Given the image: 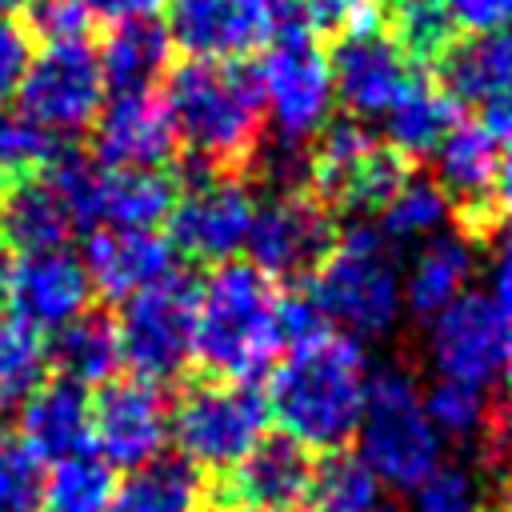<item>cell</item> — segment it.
I'll return each mask as SVG.
<instances>
[{
    "instance_id": "obj_5",
    "label": "cell",
    "mask_w": 512,
    "mask_h": 512,
    "mask_svg": "<svg viewBox=\"0 0 512 512\" xmlns=\"http://www.w3.org/2000/svg\"><path fill=\"white\" fill-rule=\"evenodd\" d=\"M356 440V456L372 468V476L404 492H416L444 456V440L428 420L424 392L404 368H380L368 380Z\"/></svg>"
},
{
    "instance_id": "obj_17",
    "label": "cell",
    "mask_w": 512,
    "mask_h": 512,
    "mask_svg": "<svg viewBox=\"0 0 512 512\" xmlns=\"http://www.w3.org/2000/svg\"><path fill=\"white\" fill-rule=\"evenodd\" d=\"M168 400L160 384L148 380H108L92 404V444L104 464L140 468L164 452L168 440Z\"/></svg>"
},
{
    "instance_id": "obj_49",
    "label": "cell",
    "mask_w": 512,
    "mask_h": 512,
    "mask_svg": "<svg viewBox=\"0 0 512 512\" xmlns=\"http://www.w3.org/2000/svg\"><path fill=\"white\" fill-rule=\"evenodd\" d=\"M500 376H504V388H508V400H512V356H508V364H504Z\"/></svg>"
},
{
    "instance_id": "obj_2",
    "label": "cell",
    "mask_w": 512,
    "mask_h": 512,
    "mask_svg": "<svg viewBox=\"0 0 512 512\" xmlns=\"http://www.w3.org/2000/svg\"><path fill=\"white\" fill-rule=\"evenodd\" d=\"M284 304L288 296H280L276 284L252 264H216L196 288L192 356H200L220 380L252 384V376H260L288 348Z\"/></svg>"
},
{
    "instance_id": "obj_43",
    "label": "cell",
    "mask_w": 512,
    "mask_h": 512,
    "mask_svg": "<svg viewBox=\"0 0 512 512\" xmlns=\"http://www.w3.org/2000/svg\"><path fill=\"white\" fill-rule=\"evenodd\" d=\"M304 12H312L328 28H364L376 16V0H304Z\"/></svg>"
},
{
    "instance_id": "obj_21",
    "label": "cell",
    "mask_w": 512,
    "mask_h": 512,
    "mask_svg": "<svg viewBox=\"0 0 512 512\" xmlns=\"http://www.w3.org/2000/svg\"><path fill=\"white\" fill-rule=\"evenodd\" d=\"M84 276L92 292L108 300H132L136 292L176 276V248L160 232L136 228H96L84 244Z\"/></svg>"
},
{
    "instance_id": "obj_28",
    "label": "cell",
    "mask_w": 512,
    "mask_h": 512,
    "mask_svg": "<svg viewBox=\"0 0 512 512\" xmlns=\"http://www.w3.org/2000/svg\"><path fill=\"white\" fill-rule=\"evenodd\" d=\"M100 72L112 92H152V84L168 68V32L156 20L116 24L104 40Z\"/></svg>"
},
{
    "instance_id": "obj_18",
    "label": "cell",
    "mask_w": 512,
    "mask_h": 512,
    "mask_svg": "<svg viewBox=\"0 0 512 512\" xmlns=\"http://www.w3.org/2000/svg\"><path fill=\"white\" fill-rule=\"evenodd\" d=\"M8 296H12V316L40 336V332H60L76 316H84L92 284L76 252L44 248V252H24L12 264Z\"/></svg>"
},
{
    "instance_id": "obj_46",
    "label": "cell",
    "mask_w": 512,
    "mask_h": 512,
    "mask_svg": "<svg viewBox=\"0 0 512 512\" xmlns=\"http://www.w3.org/2000/svg\"><path fill=\"white\" fill-rule=\"evenodd\" d=\"M496 200H500V208L512 216V148L500 156V172H496V192H492Z\"/></svg>"
},
{
    "instance_id": "obj_3",
    "label": "cell",
    "mask_w": 512,
    "mask_h": 512,
    "mask_svg": "<svg viewBox=\"0 0 512 512\" xmlns=\"http://www.w3.org/2000/svg\"><path fill=\"white\" fill-rule=\"evenodd\" d=\"M308 304L332 332L356 344L388 336L404 312V276L384 232L352 224L312 272Z\"/></svg>"
},
{
    "instance_id": "obj_36",
    "label": "cell",
    "mask_w": 512,
    "mask_h": 512,
    "mask_svg": "<svg viewBox=\"0 0 512 512\" xmlns=\"http://www.w3.org/2000/svg\"><path fill=\"white\" fill-rule=\"evenodd\" d=\"M56 164V136L32 124L20 112H0V184L32 180L36 172Z\"/></svg>"
},
{
    "instance_id": "obj_26",
    "label": "cell",
    "mask_w": 512,
    "mask_h": 512,
    "mask_svg": "<svg viewBox=\"0 0 512 512\" xmlns=\"http://www.w3.org/2000/svg\"><path fill=\"white\" fill-rule=\"evenodd\" d=\"M0 224L12 244L24 252H44V248H68V236L76 228L64 196L52 188L48 176L20 180L4 192L0 200Z\"/></svg>"
},
{
    "instance_id": "obj_45",
    "label": "cell",
    "mask_w": 512,
    "mask_h": 512,
    "mask_svg": "<svg viewBox=\"0 0 512 512\" xmlns=\"http://www.w3.org/2000/svg\"><path fill=\"white\" fill-rule=\"evenodd\" d=\"M488 300L496 304V312L508 320L512 328V228L500 236L496 244V256H492V284H488Z\"/></svg>"
},
{
    "instance_id": "obj_51",
    "label": "cell",
    "mask_w": 512,
    "mask_h": 512,
    "mask_svg": "<svg viewBox=\"0 0 512 512\" xmlns=\"http://www.w3.org/2000/svg\"><path fill=\"white\" fill-rule=\"evenodd\" d=\"M376 512H400V508H388V504H380V508H376Z\"/></svg>"
},
{
    "instance_id": "obj_31",
    "label": "cell",
    "mask_w": 512,
    "mask_h": 512,
    "mask_svg": "<svg viewBox=\"0 0 512 512\" xmlns=\"http://www.w3.org/2000/svg\"><path fill=\"white\" fill-rule=\"evenodd\" d=\"M112 492H116L112 468L100 456L80 452L72 460L52 464V476H44L40 512H108Z\"/></svg>"
},
{
    "instance_id": "obj_29",
    "label": "cell",
    "mask_w": 512,
    "mask_h": 512,
    "mask_svg": "<svg viewBox=\"0 0 512 512\" xmlns=\"http://www.w3.org/2000/svg\"><path fill=\"white\" fill-rule=\"evenodd\" d=\"M452 128H456V100L448 96V88L424 80H412V88L384 116L388 148L396 156H428L440 148V140Z\"/></svg>"
},
{
    "instance_id": "obj_23",
    "label": "cell",
    "mask_w": 512,
    "mask_h": 512,
    "mask_svg": "<svg viewBox=\"0 0 512 512\" xmlns=\"http://www.w3.org/2000/svg\"><path fill=\"white\" fill-rule=\"evenodd\" d=\"M24 448L44 464L72 460L80 452H92V400L84 388L68 380L40 384L20 404V432Z\"/></svg>"
},
{
    "instance_id": "obj_7",
    "label": "cell",
    "mask_w": 512,
    "mask_h": 512,
    "mask_svg": "<svg viewBox=\"0 0 512 512\" xmlns=\"http://www.w3.org/2000/svg\"><path fill=\"white\" fill-rule=\"evenodd\" d=\"M48 180L64 196L76 224L156 232L176 204V184L164 172L104 168L84 156H56Z\"/></svg>"
},
{
    "instance_id": "obj_11",
    "label": "cell",
    "mask_w": 512,
    "mask_h": 512,
    "mask_svg": "<svg viewBox=\"0 0 512 512\" xmlns=\"http://www.w3.org/2000/svg\"><path fill=\"white\" fill-rule=\"evenodd\" d=\"M104 72L100 56L88 40H60L44 44L28 60V72L20 80V116L40 124L48 136H72L88 124H96L104 108Z\"/></svg>"
},
{
    "instance_id": "obj_10",
    "label": "cell",
    "mask_w": 512,
    "mask_h": 512,
    "mask_svg": "<svg viewBox=\"0 0 512 512\" xmlns=\"http://www.w3.org/2000/svg\"><path fill=\"white\" fill-rule=\"evenodd\" d=\"M196 336V288L184 276H168L132 300L116 320L120 360L136 372V380L160 384L184 372L192 360Z\"/></svg>"
},
{
    "instance_id": "obj_32",
    "label": "cell",
    "mask_w": 512,
    "mask_h": 512,
    "mask_svg": "<svg viewBox=\"0 0 512 512\" xmlns=\"http://www.w3.org/2000/svg\"><path fill=\"white\" fill-rule=\"evenodd\" d=\"M448 224V196L432 184V180H412L404 176V184L388 196V204L380 208V232L384 240H432L440 236Z\"/></svg>"
},
{
    "instance_id": "obj_47",
    "label": "cell",
    "mask_w": 512,
    "mask_h": 512,
    "mask_svg": "<svg viewBox=\"0 0 512 512\" xmlns=\"http://www.w3.org/2000/svg\"><path fill=\"white\" fill-rule=\"evenodd\" d=\"M8 272H12V260H8V244L0 236V296L8 292Z\"/></svg>"
},
{
    "instance_id": "obj_15",
    "label": "cell",
    "mask_w": 512,
    "mask_h": 512,
    "mask_svg": "<svg viewBox=\"0 0 512 512\" xmlns=\"http://www.w3.org/2000/svg\"><path fill=\"white\" fill-rule=\"evenodd\" d=\"M256 216L252 192L232 176H200L184 192H176V204L168 212L172 248H180L192 260L228 264L248 244V228Z\"/></svg>"
},
{
    "instance_id": "obj_33",
    "label": "cell",
    "mask_w": 512,
    "mask_h": 512,
    "mask_svg": "<svg viewBox=\"0 0 512 512\" xmlns=\"http://www.w3.org/2000/svg\"><path fill=\"white\" fill-rule=\"evenodd\" d=\"M44 344L16 316H0V412L20 408L44 380Z\"/></svg>"
},
{
    "instance_id": "obj_22",
    "label": "cell",
    "mask_w": 512,
    "mask_h": 512,
    "mask_svg": "<svg viewBox=\"0 0 512 512\" xmlns=\"http://www.w3.org/2000/svg\"><path fill=\"white\" fill-rule=\"evenodd\" d=\"M444 80L452 100L480 108V124L496 140H512V32L472 36L468 44L448 48Z\"/></svg>"
},
{
    "instance_id": "obj_20",
    "label": "cell",
    "mask_w": 512,
    "mask_h": 512,
    "mask_svg": "<svg viewBox=\"0 0 512 512\" xmlns=\"http://www.w3.org/2000/svg\"><path fill=\"white\" fill-rule=\"evenodd\" d=\"M312 480V456L300 444L272 436L228 468L224 500L228 512H296L312 496Z\"/></svg>"
},
{
    "instance_id": "obj_42",
    "label": "cell",
    "mask_w": 512,
    "mask_h": 512,
    "mask_svg": "<svg viewBox=\"0 0 512 512\" xmlns=\"http://www.w3.org/2000/svg\"><path fill=\"white\" fill-rule=\"evenodd\" d=\"M456 28H468L472 36L504 32L512 24V0H444Z\"/></svg>"
},
{
    "instance_id": "obj_4",
    "label": "cell",
    "mask_w": 512,
    "mask_h": 512,
    "mask_svg": "<svg viewBox=\"0 0 512 512\" xmlns=\"http://www.w3.org/2000/svg\"><path fill=\"white\" fill-rule=\"evenodd\" d=\"M164 108L176 140L208 164H236L252 152L260 136V92L244 64L188 60L172 72Z\"/></svg>"
},
{
    "instance_id": "obj_37",
    "label": "cell",
    "mask_w": 512,
    "mask_h": 512,
    "mask_svg": "<svg viewBox=\"0 0 512 512\" xmlns=\"http://www.w3.org/2000/svg\"><path fill=\"white\" fill-rule=\"evenodd\" d=\"M452 16L444 0H396L392 4V40L404 56H448L452 48Z\"/></svg>"
},
{
    "instance_id": "obj_34",
    "label": "cell",
    "mask_w": 512,
    "mask_h": 512,
    "mask_svg": "<svg viewBox=\"0 0 512 512\" xmlns=\"http://www.w3.org/2000/svg\"><path fill=\"white\" fill-rule=\"evenodd\" d=\"M380 480L356 452H332L312 480V496L320 512H376L380 508Z\"/></svg>"
},
{
    "instance_id": "obj_44",
    "label": "cell",
    "mask_w": 512,
    "mask_h": 512,
    "mask_svg": "<svg viewBox=\"0 0 512 512\" xmlns=\"http://www.w3.org/2000/svg\"><path fill=\"white\" fill-rule=\"evenodd\" d=\"M172 0H84L88 16L112 20V24H144L156 20Z\"/></svg>"
},
{
    "instance_id": "obj_19",
    "label": "cell",
    "mask_w": 512,
    "mask_h": 512,
    "mask_svg": "<svg viewBox=\"0 0 512 512\" xmlns=\"http://www.w3.org/2000/svg\"><path fill=\"white\" fill-rule=\"evenodd\" d=\"M176 132L164 108V96L156 92H116L92 128L96 164L104 168H136V172H160V164L172 156Z\"/></svg>"
},
{
    "instance_id": "obj_25",
    "label": "cell",
    "mask_w": 512,
    "mask_h": 512,
    "mask_svg": "<svg viewBox=\"0 0 512 512\" xmlns=\"http://www.w3.org/2000/svg\"><path fill=\"white\" fill-rule=\"evenodd\" d=\"M436 156V188L448 200H460L468 208L484 204L496 192L500 172V140L484 124H460L440 140Z\"/></svg>"
},
{
    "instance_id": "obj_6",
    "label": "cell",
    "mask_w": 512,
    "mask_h": 512,
    "mask_svg": "<svg viewBox=\"0 0 512 512\" xmlns=\"http://www.w3.org/2000/svg\"><path fill=\"white\" fill-rule=\"evenodd\" d=\"M268 428L264 396L244 380H200L168 412V436L192 468H232Z\"/></svg>"
},
{
    "instance_id": "obj_8",
    "label": "cell",
    "mask_w": 512,
    "mask_h": 512,
    "mask_svg": "<svg viewBox=\"0 0 512 512\" xmlns=\"http://www.w3.org/2000/svg\"><path fill=\"white\" fill-rule=\"evenodd\" d=\"M252 76H256L260 108L268 112L272 132L284 148H296L328 128V112L336 100L332 72H328V56L308 32L292 28L280 40H272Z\"/></svg>"
},
{
    "instance_id": "obj_16",
    "label": "cell",
    "mask_w": 512,
    "mask_h": 512,
    "mask_svg": "<svg viewBox=\"0 0 512 512\" xmlns=\"http://www.w3.org/2000/svg\"><path fill=\"white\" fill-rule=\"evenodd\" d=\"M328 72H332L336 100L360 120L388 116V108L416 80L408 56L400 52V44L376 24L344 32L336 52L328 56Z\"/></svg>"
},
{
    "instance_id": "obj_1",
    "label": "cell",
    "mask_w": 512,
    "mask_h": 512,
    "mask_svg": "<svg viewBox=\"0 0 512 512\" xmlns=\"http://www.w3.org/2000/svg\"><path fill=\"white\" fill-rule=\"evenodd\" d=\"M368 356L356 340L316 324L288 340L284 360L272 368L268 384V420L280 424V436L312 452H340L364 412L368 396Z\"/></svg>"
},
{
    "instance_id": "obj_40",
    "label": "cell",
    "mask_w": 512,
    "mask_h": 512,
    "mask_svg": "<svg viewBox=\"0 0 512 512\" xmlns=\"http://www.w3.org/2000/svg\"><path fill=\"white\" fill-rule=\"evenodd\" d=\"M32 28L48 40V44H60V40H84V28H88V8L84 0H32Z\"/></svg>"
},
{
    "instance_id": "obj_14",
    "label": "cell",
    "mask_w": 512,
    "mask_h": 512,
    "mask_svg": "<svg viewBox=\"0 0 512 512\" xmlns=\"http://www.w3.org/2000/svg\"><path fill=\"white\" fill-rule=\"evenodd\" d=\"M312 184L324 200L344 208H384L404 184V160L392 148H380L360 124L344 120L316 136Z\"/></svg>"
},
{
    "instance_id": "obj_13",
    "label": "cell",
    "mask_w": 512,
    "mask_h": 512,
    "mask_svg": "<svg viewBox=\"0 0 512 512\" xmlns=\"http://www.w3.org/2000/svg\"><path fill=\"white\" fill-rule=\"evenodd\" d=\"M336 232L328 208L308 192H276L256 204L248 244L252 268L268 280H300L312 276L332 252Z\"/></svg>"
},
{
    "instance_id": "obj_50",
    "label": "cell",
    "mask_w": 512,
    "mask_h": 512,
    "mask_svg": "<svg viewBox=\"0 0 512 512\" xmlns=\"http://www.w3.org/2000/svg\"><path fill=\"white\" fill-rule=\"evenodd\" d=\"M488 512H512V496H504V500H500V504H492Z\"/></svg>"
},
{
    "instance_id": "obj_24",
    "label": "cell",
    "mask_w": 512,
    "mask_h": 512,
    "mask_svg": "<svg viewBox=\"0 0 512 512\" xmlns=\"http://www.w3.org/2000/svg\"><path fill=\"white\" fill-rule=\"evenodd\" d=\"M476 272V248L468 236L440 232L424 244H416L412 264L400 272L404 276V308L416 312L420 320H432L444 312L452 300L468 292V280Z\"/></svg>"
},
{
    "instance_id": "obj_39",
    "label": "cell",
    "mask_w": 512,
    "mask_h": 512,
    "mask_svg": "<svg viewBox=\"0 0 512 512\" xmlns=\"http://www.w3.org/2000/svg\"><path fill=\"white\" fill-rule=\"evenodd\" d=\"M416 512H480L476 484L464 468H436L416 488Z\"/></svg>"
},
{
    "instance_id": "obj_38",
    "label": "cell",
    "mask_w": 512,
    "mask_h": 512,
    "mask_svg": "<svg viewBox=\"0 0 512 512\" xmlns=\"http://www.w3.org/2000/svg\"><path fill=\"white\" fill-rule=\"evenodd\" d=\"M44 464L24 448V440L0 428V512H40Z\"/></svg>"
},
{
    "instance_id": "obj_27",
    "label": "cell",
    "mask_w": 512,
    "mask_h": 512,
    "mask_svg": "<svg viewBox=\"0 0 512 512\" xmlns=\"http://www.w3.org/2000/svg\"><path fill=\"white\" fill-rule=\"evenodd\" d=\"M204 476L180 456H156L132 468L116 492L108 512H200Z\"/></svg>"
},
{
    "instance_id": "obj_48",
    "label": "cell",
    "mask_w": 512,
    "mask_h": 512,
    "mask_svg": "<svg viewBox=\"0 0 512 512\" xmlns=\"http://www.w3.org/2000/svg\"><path fill=\"white\" fill-rule=\"evenodd\" d=\"M32 0H0V20H8L12 12H20V8H28Z\"/></svg>"
},
{
    "instance_id": "obj_52",
    "label": "cell",
    "mask_w": 512,
    "mask_h": 512,
    "mask_svg": "<svg viewBox=\"0 0 512 512\" xmlns=\"http://www.w3.org/2000/svg\"><path fill=\"white\" fill-rule=\"evenodd\" d=\"M224 512H228V508H224Z\"/></svg>"
},
{
    "instance_id": "obj_41",
    "label": "cell",
    "mask_w": 512,
    "mask_h": 512,
    "mask_svg": "<svg viewBox=\"0 0 512 512\" xmlns=\"http://www.w3.org/2000/svg\"><path fill=\"white\" fill-rule=\"evenodd\" d=\"M28 60H32L28 32L20 24H12V20H0V104H8L20 92Z\"/></svg>"
},
{
    "instance_id": "obj_12",
    "label": "cell",
    "mask_w": 512,
    "mask_h": 512,
    "mask_svg": "<svg viewBox=\"0 0 512 512\" xmlns=\"http://www.w3.org/2000/svg\"><path fill=\"white\" fill-rule=\"evenodd\" d=\"M512 356V328L484 292H464L428 320V364L444 384L488 388Z\"/></svg>"
},
{
    "instance_id": "obj_35",
    "label": "cell",
    "mask_w": 512,
    "mask_h": 512,
    "mask_svg": "<svg viewBox=\"0 0 512 512\" xmlns=\"http://www.w3.org/2000/svg\"><path fill=\"white\" fill-rule=\"evenodd\" d=\"M424 408H428V420L432 428L452 440H476V436H492V408H488V396L484 388H468V384H444L436 380L428 392H424Z\"/></svg>"
},
{
    "instance_id": "obj_9",
    "label": "cell",
    "mask_w": 512,
    "mask_h": 512,
    "mask_svg": "<svg viewBox=\"0 0 512 512\" xmlns=\"http://www.w3.org/2000/svg\"><path fill=\"white\" fill-rule=\"evenodd\" d=\"M304 0H172L168 44H180L188 60L236 64L296 28Z\"/></svg>"
},
{
    "instance_id": "obj_30",
    "label": "cell",
    "mask_w": 512,
    "mask_h": 512,
    "mask_svg": "<svg viewBox=\"0 0 512 512\" xmlns=\"http://www.w3.org/2000/svg\"><path fill=\"white\" fill-rule=\"evenodd\" d=\"M52 360H56V368H60V380H68V384H76V388L108 384L112 372L120 368L116 324H112L108 316H100V312L76 316L68 328L56 332Z\"/></svg>"
}]
</instances>
